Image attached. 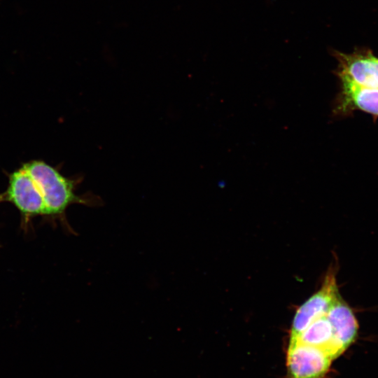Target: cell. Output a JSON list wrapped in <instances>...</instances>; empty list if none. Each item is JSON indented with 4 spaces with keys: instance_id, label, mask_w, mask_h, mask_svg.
<instances>
[{
    "instance_id": "cell-3",
    "label": "cell",
    "mask_w": 378,
    "mask_h": 378,
    "mask_svg": "<svg viewBox=\"0 0 378 378\" xmlns=\"http://www.w3.org/2000/svg\"><path fill=\"white\" fill-rule=\"evenodd\" d=\"M332 360L320 348L298 341L290 342L286 356L287 378H323Z\"/></svg>"
},
{
    "instance_id": "cell-1",
    "label": "cell",
    "mask_w": 378,
    "mask_h": 378,
    "mask_svg": "<svg viewBox=\"0 0 378 378\" xmlns=\"http://www.w3.org/2000/svg\"><path fill=\"white\" fill-rule=\"evenodd\" d=\"M34 178L43 196L47 215L63 216L71 204L90 207L100 206L102 199L92 192L78 195L76 187L81 179L64 176L55 168L43 161L32 160L22 166Z\"/></svg>"
},
{
    "instance_id": "cell-6",
    "label": "cell",
    "mask_w": 378,
    "mask_h": 378,
    "mask_svg": "<svg viewBox=\"0 0 378 378\" xmlns=\"http://www.w3.org/2000/svg\"><path fill=\"white\" fill-rule=\"evenodd\" d=\"M336 342L344 352L357 335L358 323L351 308L339 297L326 313Z\"/></svg>"
},
{
    "instance_id": "cell-8",
    "label": "cell",
    "mask_w": 378,
    "mask_h": 378,
    "mask_svg": "<svg viewBox=\"0 0 378 378\" xmlns=\"http://www.w3.org/2000/svg\"><path fill=\"white\" fill-rule=\"evenodd\" d=\"M294 341L320 348L332 360L343 353L336 342L331 324L326 314L314 320L296 340L290 342Z\"/></svg>"
},
{
    "instance_id": "cell-7",
    "label": "cell",
    "mask_w": 378,
    "mask_h": 378,
    "mask_svg": "<svg viewBox=\"0 0 378 378\" xmlns=\"http://www.w3.org/2000/svg\"><path fill=\"white\" fill-rule=\"evenodd\" d=\"M342 93L337 111L345 112L348 108H358L378 116V88L356 85L340 79Z\"/></svg>"
},
{
    "instance_id": "cell-5",
    "label": "cell",
    "mask_w": 378,
    "mask_h": 378,
    "mask_svg": "<svg viewBox=\"0 0 378 378\" xmlns=\"http://www.w3.org/2000/svg\"><path fill=\"white\" fill-rule=\"evenodd\" d=\"M335 56L338 61L337 74L340 79L378 88V57L370 50H358L347 54L335 52Z\"/></svg>"
},
{
    "instance_id": "cell-2",
    "label": "cell",
    "mask_w": 378,
    "mask_h": 378,
    "mask_svg": "<svg viewBox=\"0 0 378 378\" xmlns=\"http://www.w3.org/2000/svg\"><path fill=\"white\" fill-rule=\"evenodd\" d=\"M0 201L12 203L25 217L47 215L36 183L22 167L10 175L8 186L0 195Z\"/></svg>"
},
{
    "instance_id": "cell-4",
    "label": "cell",
    "mask_w": 378,
    "mask_h": 378,
    "mask_svg": "<svg viewBox=\"0 0 378 378\" xmlns=\"http://www.w3.org/2000/svg\"><path fill=\"white\" fill-rule=\"evenodd\" d=\"M339 295L335 272L330 270L320 290L297 310L292 323L290 342L296 340L314 320L326 314Z\"/></svg>"
}]
</instances>
